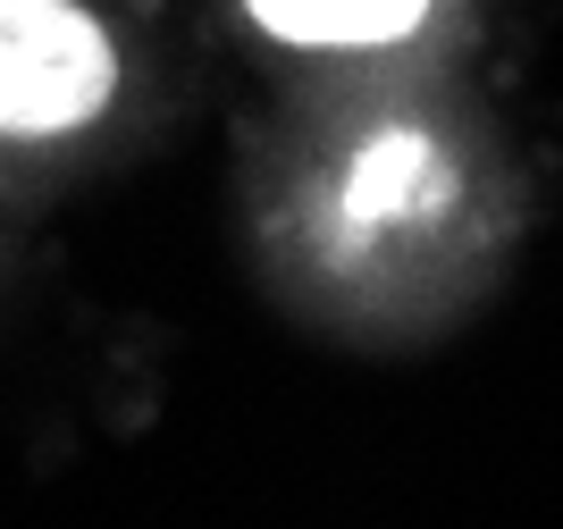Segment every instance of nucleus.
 Returning <instances> with one entry per match:
<instances>
[{
    "mask_svg": "<svg viewBox=\"0 0 563 529\" xmlns=\"http://www.w3.org/2000/svg\"><path fill=\"white\" fill-rule=\"evenodd\" d=\"M110 43L68 0H0V135H59L110 101Z\"/></svg>",
    "mask_w": 563,
    "mask_h": 529,
    "instance_id": "obj_1",
    "label": "nucleus"
},
{
    "mask_svg": "<svg viewBox=\"0 0 563 529\" xmlns=\"http://www.w3.org/2000/svg\"><path fill=\"white\" fill-rule=\"evenodd\" d=\"M286 43H396L429 0H244Z\"/></svg>",
    "mask_w": 563,
    "mask_h": 529,
    "instance_id": "obj_2",
    "label": "nucleus"
},
{
    "mask_svg": "<svg viewBox=\"0 0 563 529\" xmlns=\"http://www.w3.org/2000/svg\"><path fill=\"white\" fill-rule=\"evenodd\" d=\"M438 194H446V168H438V152L421 135H378L362 152V168H353L345 202H353V219H421Z\"/></svg>",
    "mask_w": 563,
    "mask_h": 529,
    "instance_id": "obj_3",
    "label": "nucleus"
}]
</instances>
